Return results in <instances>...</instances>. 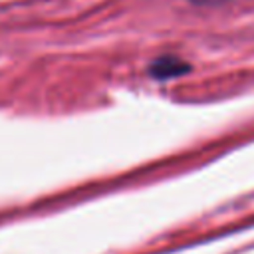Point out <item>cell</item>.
<instances>
[{"label":"cell","instance_id":"obj_1","mask_svg":"<svg viewBox=\"0 0 254 254\" xmlns=\"http://www.w3.org/2000/svg\"><path fill=\"white\" fill-rule=\"evenodd\" d=\"M149 75L153 79H159V81H167V79H173V77H179V75H185L187 71H190V65L177 58V56H161L157 60L151 62L149 65Z\"/></svg>","mask_w":254,"mask_h":254}]
</instances>
